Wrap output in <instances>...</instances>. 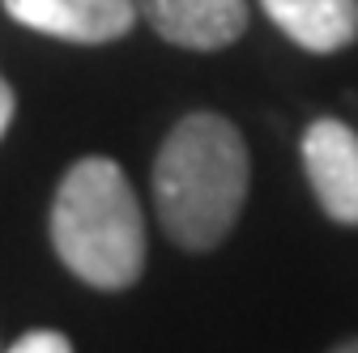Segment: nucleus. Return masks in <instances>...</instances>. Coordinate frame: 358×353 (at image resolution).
Instances as JSON below:
<instances>
[{
	"mask_svg": "<svg viewBox=\"0 0 358 353\" xmlns=\"http://www.w3.org/2000/svg\"><path fill=\"white\" fill-rule=\"evenodd\" d=\"M260 5L286 38L316 56L341 52L358 38V0H260Z\"/></svg>",
	"mask_w": 358,
	"mask_h": 353,
	"instance_id": "423d86ee",
	"label": "nucleus"
},
{
	"mask_svg": "<svg viewBox=\"0 0 358 353\" xmlns=\"http://www.w3.org/2000/svg\"><path fill=\"white\" fill-rule=\"evenodd\" d=\"M137 13L188 52H217L248 30V0H137Z\"/></svg>",
	"mask_w": 358,
	"mask_h": 353,
	"instance_id": "39448f33",
	"label": "nucleus"
},
{
	"mask_svg": "<svg viewBox=\"0 0 358 353\" xmlns=\"http://www.w3.org/2000/svg\"><path fill=\"white\" fill-rule=\"evenodd\" d=\"M303 170L333 222L358 226V132L341 119H316L303 132Z\"/></svg>",
	"mask_w": 358,
	"mask_h": 353,
	"instance_id": "7ed1b4c3",
	"label": "nucleus"
},
{
	"mask_svg": "<svg viewBox=\"0 0 358 353\" xmlns=\"http://www.w3.org/2000/svg\"><path fill=\"white\" fill-rule=\"evenodd\" d=\"M248 200V145L231 119L213 111L184 115L158 149L154 204L162 230L188 251L227 239Z\"/></svg>",
	"mask_w": 358,
	"mask_h": 353,
	"instance_id": "f257e3e1",
	"label": "nucleus"
},
{
	"mask_svg": "<svg viewBox=\"0 0 358 353\" xmlns=\"http://www.w3.org/2000/svg\"><path fill=\"white\" fill-rule=\"evenodd\" d=\"M9 353H73V345H69V336H60L52 328H38V332H26Z\"/></svg>",
	"mask_w": 358,
	"mask_h": 353,
	"instance_id": "0eeeda50",
	"label": "nucleus"
},
{
	"mask_svg": "<svg viewBox=\"0 0 358 353\" xmlns=\"http://www.w3.org/2000/svg\"><path fill=\"white\" fill-rule=\"evenodd\" d=\"M333 353H358V340H345V345H337Z\"/></svg>",
	"mask_w": 358,
	"mask_h": 353,
	"instance_id": "1a4fd4ad",
	"label": "nucleus"
},
{
	"mask_svg": "<svg viewBox=\"0 0 358 353\" xmlns=\"http://www.w3.org/2000/svg\"><path fill=\"white\" fill-rule=\"evenodd\" d=\"M13 107H17L13 103V90H9V81L0 77V137H5V128L13 123Z\"/></svg>",
	"mask_w": 358,
	"mask_h": 353,
	"instance_id": "6e6552de",
	"label": "nucleus"
},
{
	"mask_svg": "<svg viewBox=\"0 0 358 353\" xmlns=\"http://www.w3.org/2000/svg\"><path fill=\"white\" fill-rule=\"evenodd\" d=\"M52 243L64 269L94 290H128L145 269V217L111 158H81L56 192Z\"/></svg>",
	"mask_w": 358,
	"mask_h": 353,
	"instance_id": "f03ea898",
	"label": "nucleus"
},
{
	"mask_svg": "<svg viewBox=\"0 0 358 353\" xmlns=\"http://www.w3.org/2000/svg\"><path fill=\"white\" fill-rule=\"evenodd\" d=\"M13 22L69 43H111L137 22V0H5Z\"/></svg>",
	"mask_w": 358,
	"mask_h": 353,
	"instance_id": "20e7f679",
	"label": "nucleus"
}]
</instances>
